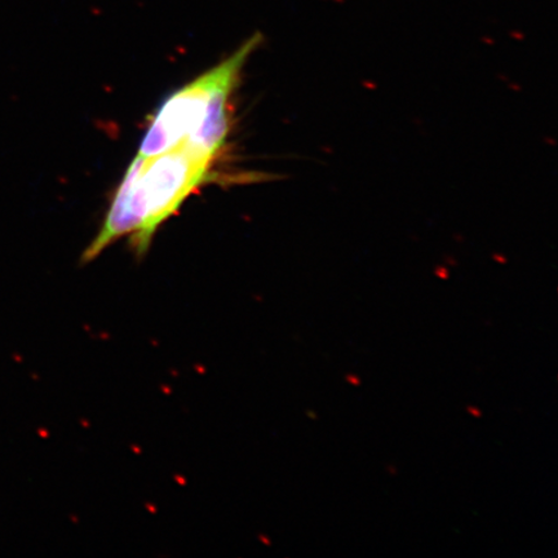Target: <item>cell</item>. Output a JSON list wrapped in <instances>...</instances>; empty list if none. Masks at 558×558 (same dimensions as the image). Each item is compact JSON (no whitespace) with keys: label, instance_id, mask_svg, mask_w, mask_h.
I'll return each instance as SVG.
<instances>
[{"label":"cell","instance_id":"cell-1","mask_svg":"<svg viewBox=\"0 0 558 558\" xmlns=\"http://www.w3.org/2000/svg\"><path fill=\"white\" fill-rule=\"evenodd\" d=\"M219 156L190 144L153 157L136 156L121 181L100 232L82 263L96 259L111 243L131 236L137 257L148 253L153 236L192 193L213 178Z\"/></svg>","mask_w":558,"mask_h":558},{"label":"cell","instance_id":"cell-2","mask_svg":"<svg viewBox=\"0 0 558 558\" xmlns=\"http://www.w3.org/2000/svg\"><path fill=\"white\" fill-rule=\"evenodd\" d=\"M262 44V33H255L219 65L167 97L146 129L137 156H157L181 144L220 156L230 130V97L246 61Z\"/></svg>","mask_w":558,"mask_h":558},{"label":"cell","instance_id":"cell-3","mask_svg":"<svg viewBox=\"0 0 558 558\" xmlns=\"http://www.w3.org/2000/svg\"><path fill=\"white\" fill-rule=\"evenodd\" d=\"M347 381L355 387L361 386V380L355 375H347Z\"/></svg>","mask_w":558,"mask_h":558},{"label":"cell","instance_id":"cell-4","mask_svg":"<svg viewBox=\"0 0 558 558\" xmlns=\"http://www.w3.org/2000/svg\"><path fill=\"white\" fill-rule=\"evenodd\" d=\"M466 411H469V413L474 416V417H481L483 415H481V411L478 409H474V408H469L466 409Z\"/></svg>","mask_w":558,"mask_h":558}]
</instances>
